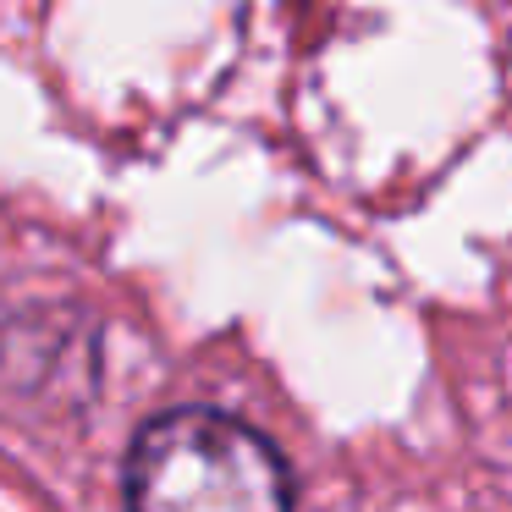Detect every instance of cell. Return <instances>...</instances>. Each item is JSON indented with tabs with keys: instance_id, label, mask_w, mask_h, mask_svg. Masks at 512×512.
Here are the masks:
<instances>
[{
	"instance_id": "6da1fadb",
	"label": "cell",
	"mask_w": 512,
	"mask_h": 512,
	"mask_svg": "<svg viewBox=\"0 0 512 512\" xmlns=\"http://www.w3.org/2000/svg\"><path fill=\"white\" fill-rule=\"evenodd\" d=\"M127 512H292V474L254 424L171 408L127 452Z\"/></svg>"
}]
</instances>
